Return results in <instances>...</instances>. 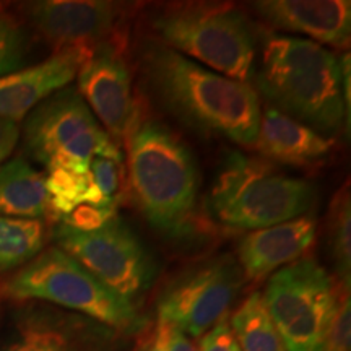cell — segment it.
Here are the masks:
<instances>
[{
  "instance_id": "cell-22",
  "label": "cell",
  "mask_w": 351,
  "mask_h": 351,
  "mask_svg": "<svg viewBox=\"0 0 351 351\" xmlns=\"http://www.w3.org/2000/svg\"><path fill=\"white\" fill-rule=\"evenodd\" d=\"M327 243L339 283L350 288L351 271V199L348 184L333 197L327 223Z\"/></svg>"
},
{
  "instance_id": "cell-14",
  "label": "cell",
  "mask_w": 351,
  "mask_h": 351,
  "mask_svg": "<svg viewBox=\"0 0 351 351\" xmlns=\"http://www.w3.org/2000/svg\"><path fill=\"white\" fill-rule=\"evenodd\" d=\"M91 49L65 47L32 67L0 77V119L19 122L69 83Z\"/></svg>"
},
{
  "instance_id": "cell-6",
  "label": "cell",
  "mask_w": 351,
  "mask_h": 351,
  "mask_svg": "<svg viewBox=\"0 0 351 351\" xmlns=\"http://www.w3.org/2000/svg\"><path fill=\"white\" fill-rule=\"evenodd\" d=\"M5 293L20 301L65 307L117 335H138L148 326L137 307L104 287L82 263L56 245L21 267L7 282Z\"/></svg>"
},
{
  "instance_id": "cell-21",
  "label": "cell",
  "mask_w": 351,
  "mask_h": 351,
  "mask_svg": "<svg viewBox=\"0 0 351 351\" xmlns=\"http://www.w3.org/2000/svg\"><path fill=\"white\" fill-rule=\"evenodd\" d=\"M46 191L49 199V212L57 219L64 218L72 210L85 204H104V199L95 186L90 171L88 173H73L67 169L49 171L46 176Z\"/></svg>"
},
{
  "instance_id": "cell-5",
  "label": "cell",
  "mask_w": 351,
  "mask_h": 351,
  "mask_svg": "<svg viewBox=\"0 0 351 351\" xmlns=\"http://www.w3.org/2000/svg\"><path fill=\"white\" fill-rule=\"evenodd\" d=\"M317 191L256 158L228 153L208 192V210L223 226L263 230L300 218L314 207Z\"/></svg>"
},
{
  "instance_id": "cell-7",
  "label": "cell",
  "mask_w": 351,
  "mask_h": 351,
  "mask_svg": "<svg viewBox=\"0 0 351 351\" xmlns=\"http://www.w3.org/2000/svg\"><path fill=\"white\" fill-rule=\"evenodd\" d=\"M25 147L49 171L88 173L95 156L124 161L121 147L99 125L77 88L65 86L26 116Z\"/></svg>"
},
{
  "instance_id": "cell-3",
  "label": "cell",
  "mask_w": 351,
  "mask_h": 351,
  "mask_svg": "<svg viewBox=\"0 0 351 351\" xmlns=\"http://www.w3.org/2000/svg\"><path fill=\"white\" fill-rule=\"evenodd\" d=\"M125 145L132 194L147 221L168 238L191 234L200 191L191 148L160 121L142 117Z\"/></svg>"
},
{
  "instance_id": "cell-12",
  "label": "cell",
  "mask_w": 351,
  "mask_h": 351,
  "mask_svg": "<svg viewBox=\"0 0 351 351\" xmlns=\"http://www.w3.org/2000/svg\"><path fill=\"white\" fill-rule=\"evenodd\" d=\"M34 28L56 49H93L111 43L124 21V5L101 0H41L26 5Z\"/></svg>"
},
{
  "instance_id": "cell-17",
  "label": "cell",
  "mask_w": 351,
  "mask_h": 351,
  "mask_svg": "<svg viewBox=\"0 0 351 351\" xmlns=\"http://www.w3.org/2000/svg\"><path fill=\"white\" fill-rule=\"evenodd\" d=\"M254 148L263 158L278 163L306 166L317 165L330 156L335 150V140L291 119L287 114L265 106L262 108Z\"/></svg>"
},
{
  "instance_id": "cell-4",
  "label": "cell",
  "mask_w": 351,
  "mask_h": 351,
  "mask_svg": "<svg viewBox=\"0 0 351 351\" xmlns=\"http://www.w3.org/2000/svg\"><path fill=\"white\" fill-rule=\"evenodd\" d=\"M158 41L232 80L251 83L257 29L231 3H176L152 19Z\"/></svg>"
},
{
  "instance_id": "cell-15",
  "label": "cell",
  "mask_w": 351,
  "mask_h": 351,
  "mask_svg": "<svg viewBox=\"0 0 351 351\" xmlns=\"http://www.w3.org/2000/svg\"><path fill=\"white\" fill-rule=\"evenodd\" d=\"M252 7L271 28L301 34L324 47L348 49L351 38L348 0H262L254 2Z\"/></svg>"
},
{
  "instance_id": "cell-25",
  "label": "cell",
  "mask_w": 351,
  "mask_h": 351,
  "mask_svg": "<svg viewBox=\"0 0 351 351\" xmlns=\"http://www.w3.org/2000/svg\"><path fill=\"white\" fill-rule=\"evenodd\" d=\"M351 339V306L350 288L340 285L337 309L328 328L324 351H350Z\"/></svg>"
},
{
  "instance_id": "cell-24",
  "label": "cell",
  "mask_w": 351,
  "mask_h": 351,
  "mask_svg": "<svg viewBox=\"0 0 351 351\" xmlns=\"http://www.w3.org/2000/svg\"><path fill=\"white\" fill-rule=\"evenodd\" d=\"M119 202L121 200H109L104 204L80 205L69 215H65L64 218H60L59 225L75 231H95L117 217Z\"/></svg>"
},
{
  "instance_id": "cell-20",
  "label": "cell",
  "mask_w": 351,
  "mask_h": 351,
  "mask_svg": "<svg viewBox=\"0 0 351 351\" xmlns=\"http://www.w3.org/2000/svg\"><path fill=\"white\" fill-rule=\"evenodd\" d=\"M44 243L41 219L0 217V270L26 265L43 251Z\"/></svg>"
},
{
  "instance_id": "cell-13",
  "label": "cell",
  "mask_w": 351,
  "mask_h": 351,
  "mask_svg": "<svg viewBox=\"0 0 351 351\" xmlns=\"http://www.w3.org/2000/svg\"><path fill=\"white\" fill-rule=\"evenodd\" d=\"M117 333L78 314L26 313L0 351H114Z\"/></svg>"
},
{
  "instance_id": "cell-27",
  "label": "cell",
  "mask_w": 351,
  "mask_h": 351,
  "mask_svg": "<svg viewBox=\"0 0 351 351\" xmlns=\"http://www.w3.org/2000/svg\"><path fill=\"white\" fill-rule=\"evenodd\" d=\"M199 351H241L238 341L232 335L228 317H223L219 322L202 335Z\"/></svg>"
},
{
  "instance_id": "cell-2",
  "label": "cell",
  "mask_w": 351,
  "mask_h": 351,
  "mask_svg": "<svg viewBox=\"0 0 351 351\" xmlns=\"http://www.w3.org/2000/svg\"><path fill=\"white\" fill-rule=\"evenodd\" d=\"M252 80L267 106L319 134L350 127L340 59L328 47L300 36L262 34L261 64Z\"/></svg>"
},
{
  "instance_id": "cell-26",
  "label": "cell",
  "mask_w": 351,
  "mask_h": 351,
  "mask_svg": "<svg viewBox=\"0 0 351 351\" xmlns=\"http://www.w3.org/2000/svg\"><path fill=\"white\" fill-rule=\"evenodd\" d=\"M88 171H90L95 186L98 187L104 199H122L121 182L122 176H124V161L95 156Z\"/></svg>"
},
{
  "instance_id": "cell-18",
  "label": "cell",
  "mask_w": 351,
  "mask_h": 351,
  "mask_svg": "<svg viewBox=\"0 0 351 351\" xmlns=\"http://www.w3.org/2000/svg\"><path fill=\"white\" fill-rule=\"evenodd\" d=\"M47 213L46 176L21 156L0 165V217L41 219Z\"/></svg>"
},
{
  "instance_id": "cell-23",
  "label": "cell",
  "mask_w": 351,
  "mask_h": 351,
  "mask_svg": "<svg viewBox=\"0 0 351 351\" xmlns=\"http://www.w3.org/2000/svg\"><path fill=\"white\" fill-rule=\"evenodd\" d=\"M28 56V36L12 19H0V77L23 69Z\"/></svg>"
},
{
  "instance_id": "cell-30",
  "label": "cell",
  "mask_w": 351,
  "mask_h": 351,
  "mask_svg": "<svg viewBox=\"0 0 351 351\" xmlns=\"http://www.w3.org/2000/svg\"><path fill=\"white\" fill-rule=\"evenodd\" d=\"M168 351H199L192 339L186 333L171 326L169 340H168Z\"/></svg>"
},
{
  "instance_id": "cell-29",
  "label": "cell",
  "mask_w": 351,
  "mask_h": 351,
  "mask_svg": "<svg viewBox=\"0 0 351 351\" xmlns=\"http://www.w3.org/2000/svg\"><path fill=\"white\" fill-rule=\"evenodd\" d=\"M20 138V127L16 122L0 119V165L5 163L7 158L15 150Z\"/></svg>"
},
{
  "instance_id": "cell-28",
  "label": "cell",
  "mask_w": 351,
  "mask_h": 351,
  "mask_svg": "<svg viewBox=\"0 0 351 351\" xmlns=\"http://www.w3.org/2000/svg\"><path fill=\"white\" fill-rule=\"evenodd\" d=\"M171 324L166 322L163 317L153 320V324H148L142 332L138 333L140 339L137 348L134 351H168Z\"/></svg>"
},
{
  "instance_id": "cell-31",
  "label": "cell",
  "mask_w": 351,
  "mask_h": 351,
  "mask_svg": "<svg viewBox=\"0 0 351 351\" xmlns=\"http://www.w3.org/2000/svg\"><path fill=\"white\" fill-rule=\"evenodd\" d=\"M2 10H3V7H2V3H0V19H2Z\"/></svg>"
},
{
  "instance_id": "cell-11",
  "label": "cell",
  "mask_w": 351,
  "mask_h": 351,
  "mask_svg": "<svg viewBox=\"0 0 351 351\" xmlns=\"http://www.w3.org/2000/svg\"><path fill=\"white\" fill-rule=\"evenodd\" d=\"M78 88L86 106L119 145L140 119V109L132 91V73L124 56L114 43L96 46L77 73Z\"/></svg>"
},
{
  "instance_id": "cell-10",
  "label": "cell",
  "mask_w": 351,
  "mask_h": 351,
  "mask_svg": "<svg viewBox=\"0 0 351 351\" xmlns=\"http://www.w3.org/2000/svg\"><path fill=\"white\" fill-rule=\"evenodd\" d=\"M231 256H218L184 270L158 300V315L189 337H202L226 317L243 285Z\"/></svg>"
},
{
  "instance_id": "cell-8",
  "label": "cell",
  "mask_w": 351,
  "mask_h": 351,
  "mask_svg": "<svg viewBox=\"0 0 351 351\" xmlns=\"http://www.w3.org/2000/svg\"><path fill=\"white\" fill-rule=\"evenodd\" d=\"M341 283L314 258L283 267L267 283V309L287 351H324Z\"/></svg>"
},
{
  "instance_id": "cell-19",
  "label": "cell",
  "mask_w": 351,
  "mask_h": 351,
  "mask_svg": "<svg viewBox=\"0 0 351 351\" xmlns=\"http://www.w3.org/2000/svg\"><path fill=\"white\" fill-rule=\"evenodd\" d=\"M228 322L241 351H287L262 293H251Z\"/></svg>"
},
{
  "instance_id": "cell-1",
  "label": "cell",
  "mask_w": 351,
  "mask_h": 351,
  "mask_svg": "<svg viewBox=\"0 0 351 351\" xmlns=\"http://www.w3.org/2000/svg\"><path fill=\"white\" fill-rule=\"evenodd\" d=\"M140 67L152 93L184 124L241 147H254L262 104L252 83L219 75L156 38L143 41Z\"/></svg>"
},
{
  "instance_id": "cell-16",
  "label": "cell",
  "mask_w": 351,
  "mask_h": 351,
  "mask_svg": "<svg viewBox=\"0 0 351 351\" xmlns=\"http://www.w3.org/2000/svg\"><path fill=\"white\" fill-rule=\"evenodd\" d=\"M317 223L309 215L251 231L239 243V269L249 282L265 278L304 257L313 247Z\"/></svg>"
},
{
  "instance_id": "cell-9",
  "label": "cell",
  "mask_w": 351,
  "mask_h": 351,
  "mask_svg": "<svg viewBox=\"0 0 351 351\" xmlns=\"http://www.w3.org/2000/svg\"><path fill=\"white\" fill-rule=\"evenodd\" d=\"M52 236L56 247L82 263L130 306L137 307L155 282V258L119 217L95 231H75L57 225Z\"/></svg>"
}]
</instances>
